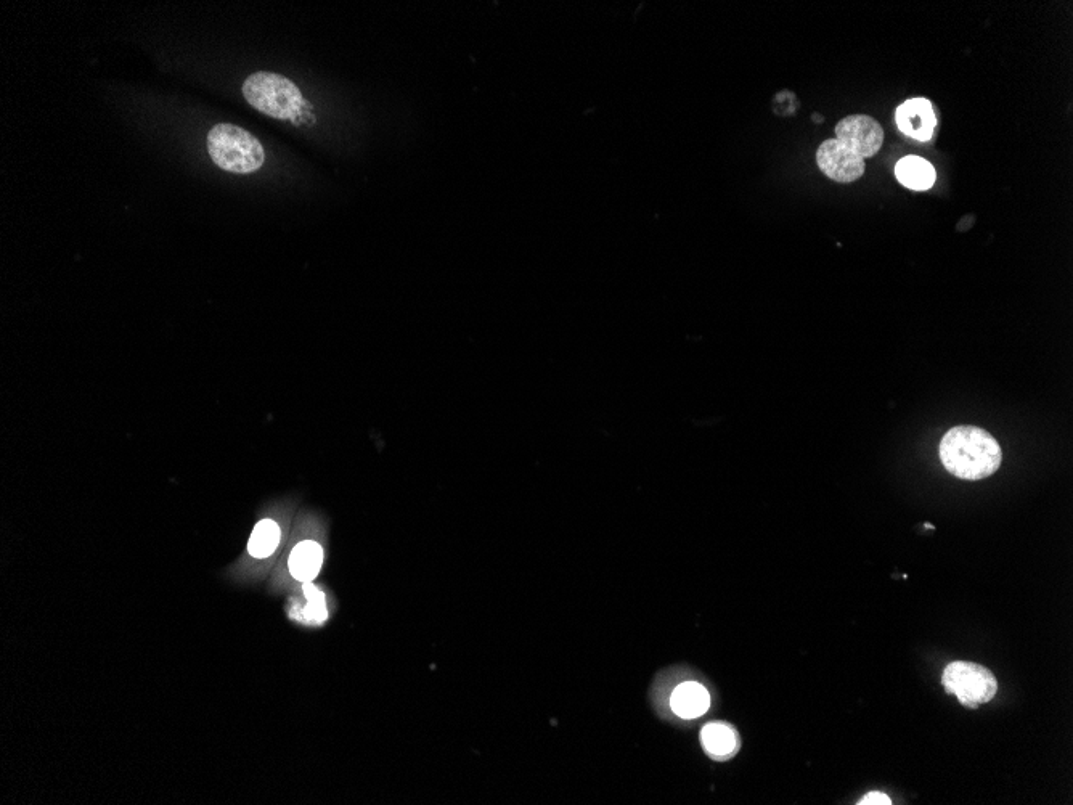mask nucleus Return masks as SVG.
I'll return each mask as SVG.
<instances>
[{"instance_id": "obj_2", "label": "nucleus", "mask_w": 1073, "mask_h": 805, "mask_svg": "<svg viewBox=\"0 0 1073 805\" xmlns=\"http://www.w3.org/2000/svg\"><path fill=\"white\" fill-rule=\"evenodd\" d=\"M208 152L219 168L232 174H251L266 161L261 142L233 124H217L209 131Z\"/></svg>"}, {"instance_id": "obj_10", "label": "nucleus", "mask_w": 1073, "mask_h": 805, "mask_svg": "<svg viewBox=\"0 0 1073 805\" xmlns=\"http://www.w3.org/2000/svg\"><path fill=\"white\" fill-rule=\"evenodd\" d=\"M895 176L900 180V184L918 192L929 190L937 179L934 166L919 156H906L900 160L895 168Z\"/></svg>"}, {"instance_id": "obj_7", "label": "nucleus", "mask_w": 1073, "mask_h": 805, "mask_svg": "<svg viewBox=\"0 0 1073 805\" xmlns=\"http://www.w3.org/2000/svg\"><path fill=\"white\" fill-rule=\"evenodd\" d=\"M895 119L903 134L919 142L931 139L937 126L934 107L926 99H911L903 103L902 107H898Z\"/></svg>"}, {"instance_id": "obj_8", "label": "nucleus", "mask_w": 1073, "mask_h": 805, "mask_svg": "<svg viewBox=\"0 0 1073 805\" xmlns=\"http://www.w3.org/2000/svg\"><path fill=\"white\" fill-rule=\"evenodd\" d=\"M672 711L682 719H698L710 706L709 691L696 682L682 683L672 695Z\"/></svg>"}, {"instance_id": "obj_5", "label": "nucleus", "mask_w": 1073, "mask_h": 805, "mask_svg": "<svg viewBox=\"0 0 1073 805\" xmlns=\"http://www.w3.org/2000/svg\"><path fill=\"white\" fill-rule=\"evenodd\" d=\"M836 140L866 160L884 145V129L871 116H847L836 126Z\"/></svg>"}, {"instance_id": "obj_14", "label": "nucleus", "mask_w": 1073, "mask_h": 805, "mask_svg": "<svg viewBox=\"0 0 1073 805\" xmlns=\"http://www.w3.org/2000/svg\"><path fill=\"white\" fill-rule=\"evenodd\" d=\"M858 804H860V805H890V804H892V801H890V797L886 796V794L878 793V791H874V793H868V794H866V796L861 797L860 802H858Z\"/></svg>"}, {"instance_id": "obj_9", "label": "nucleus", "mask_w": 1073, "mask_h": 805, "mask_svg": "<svg viewBox=\"0 0 1073 805\" xmlns=\"http://www.w3.org/2000/svg\"><path fill=\"white\" fill-rule=\"evenodd\" d=\"M290 571L299 582H311L319 576L323 564V550L314 540H306L291 552Z\"/></svg>"}, {"instance_id": "obj_6", "label": "nucleus", "mask_w": 1073, "mask_h": 805, "mask_svg": "<svg viewBox=\"0 0 1073 805\" xmlns=\"http://www.w3.org/2000/svg\"><path fill=\"white\" fill-rule=\"evenodd\" d=\"M816 163L825 176L839 184H850L865 174V160L836 139L826 140L818 147Z\"/></svg>"}, {"instance_id": "obj_4", "label": "nucleus", "mask_w": 1073, "mask_h": 805, "mask_svg": "<svg viewBox=\"0 0 1073 805\" xmlns=\"http://www.w3.org/2000/svg\"><path fill=\"white\" fill-rule=\"evenodd\" d=\"M942 683L948 695H955L969 709L990 703L998 691L993 672L976 662H951L943 672Z\"/></svg>"}, {"instance_id": "obj_1", "label": "nucleus", "mask_w": 1073, "mask_h": 805, "mask_svg": "<svg viewBox=\"0 0 1073 805\" xmlns=\"http://www.w3.org/2000/svg\"><path fill=\"white\" fill-rule=\"evenodd\" d=\"M940 460L956 478L979 481L998 471L1003 454L992 434L976 426H956L940 442Z\"/></svg>"}, {"instance_id": "obj_12", "label": "nucleus", "mask_w": 1073, "mask_h": 805, "mask_svg": "<svg viewBox=\"0 0 1073 805\" xmlns=\"http://www.w3.org/2000/svg\"><path fill=\"white\" fill-rule=\"evenodd\" d=\"M282 539L278 524L272 519H262L249 539L248 550L254 558H269L277 550Z\"/></svg>"}, {"instance_id": "obj_11", "label": "nucleus", "mask_w": 1073, "mask_h": 805, "mask_svg": "<svg viewBox=\"0 0 1073 805\" xmlns=\"http://www.w3.org/2000/svg\"><path fill=\"white\" fill-rule=\"evenodd\" d=\"M702 746L715 759H730L739 749V736L730 725L709 724L701 733Z\"/></svg>"}, {"instance_id": "obj_13", "label": "nucleus", "mask_w": 1073, "mask_h": 805, "mask_svg": "<svg viewBox=\"0 0 1073 805\" xmlns=\"http://www.w3.org/2000/svg\"><path fill=\"white\" fill-rule=\"evenodd\" d=\"M304 593L307 597V606L304 608V619L314 624H322L327 621L328 611L325 603V595L311 582L304 584Z\"/></svg>"}, {"instance_id": "obj_3", "label": "nucleus", "mask_w": 1073, "mask_h": 805, "mask_svg": "<svg viewBox=\"0 0 1073 805\" xmlns=\"http://www.w3.org/2000/svg\"><path fill=\"white\" fill-rule=\"evenodd\" d=\"M246 102L275 119H294L301 111V90L282 74L259 71L243 82L241 87Z\"/></svg>"}]
</instances>
